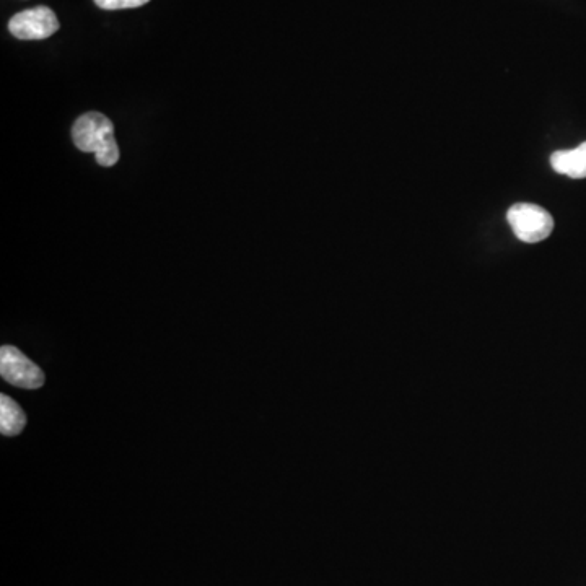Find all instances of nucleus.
<instances>
[{
    "label": "nucleus",
    "instance_id": "f257e3e1",
    "mask_svg": "<svg viewBox=\"0 0 586 586\" xmlns=\"http://www.w3.org/2000/svg\"><path fill=\"white\" fill-rule=\"evenodd\" d=\"M77 149L95 154L101 167H113L119 160V147L114 139V126L105 114L87 113L80 116L72 127Z\"/></svg>",
    "mask_w": 586,
    "mask_h": 586
},
{
    "label": "nucleus",
    "instance_id": "f03ea898",
    "mask_svg": "<svg viewBox=\"0 0 586 586\" xmlns=\"http://www.w3.org/2000/svg\"><path fill=\"white\" fill-rule=\"evenodd\" d=\"M508 224L523 243H539L554 230V219L543 207L534 204H515L507 214Z\"/></svg>",
    "mask_w": 586,
    "mask_h": 586
},
{
    "label": "nucleus",
    "instance_id": "7ed1b4c3",
    "mask_svg": "<svg viewBox=\"0 0 586 586\" xmlns=\"http://www.w3.org/2000/svg\"><path fill=\"white\" fill-rule=\"evenodd\" d=\"M0 375L10 385L23 390H36L44 383V375L36 363L17 347L4 346L0 349Z\"/></svg>",
    "mask_w": 586,
    "mask_h": 586
},
{
    "label": "nucleus",
    "instance_id": "20e7f679",
    "mask_svg": "<svg viewBox=\"0 0 586 586\" xmlns=\"http://www.w3.org/2000/svg\"><path fill=\"white\" fill-rule=\"evenodd\" d=\"M59 20L49 7L23 10L12 17L9 30L18 40H46L59 30Z\"/></svg>",
    "mask_w": 586,
    "mask_h": 586
},
{
    "label": "nucleus",
    "instance_id": "39448f33",
    "mask_svg": "<svg viewBox=\"0 0 586 586\" xmlns=\"http://www.w3.org/2000/svg\"><path fill=\"white\" fill-rule=\"evenodd\" d=\"M551 165L556 173L569 176L572 180L586 178V142L577 149L559 150L551 157Z\"/></svg>",
    "mask_w": 586,
    "mask_h": 586
},
{
    "label": "nucleus",
    "instance_id": "423d86ee",
    "mask_svg": "<svg viewBox=\"0 0 586 586\" xmlns=\"http://www.w3.org/2000/svg\"><path fill=\"white\" fill-rule=\"evenodd\" d=\"M27 424V417L22 407L15 403L14 399L2 394L0 396V432L7 437H14L22 433Z\"/></svg>",
    "mask_w": 586,
    "mask_h": 586
},
{
    "label": "nucleus",
    "instance_id": "0eeeda50",
    "mask_svg": "<svg viewBox=\"0 0 586 586\" xmlns=\"http://www.w3.org/2000/svg\"><path fill=\"white\" fill-rule=\"evenodd\" d=\"M150 0H119V10L121 9H137L142 5L149 4Z\"/></svg>",
    "mask_w": 586,
    "mask_h": 586
},
{
    "label": "nucleus",
    "instance_id": "6e6552de",
    "mask_svg": "<svg viewBox=\"0 0 586 586\" xmlns=\"http://www.w3.org/2000/svg\"><path fill=\"white\" fill-rule=\"evenodd\" d=\"M95 4L103 10H119V0H95Z\"/></svg>",
    "mask_w": 586,
    "mask_h": 586
}]
</instances>
